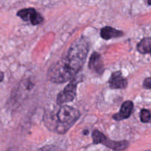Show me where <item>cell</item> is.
Here are the masks:
<instances>
[{
  "label": "cell",
  "instance_id": "obj_1",
  "mask_svg": "<svg viewBox=\"0 0 151 151\" xmlns=\"http://www.w3.org/2000/svg\"><path fill=\"white\" fill-rule=\"evenodd\" d=\"M90 49L89 40L81 37L70 46L64 57L51 66L47 72L48 79L55 83H63L75 78L82 69Z\"/></svg>",
  "mask_w": 151,
  "mask_h": 151
},
{
  "label": "cell",
  "instance_id": "obj_2",
  "mask_svg": "<svg viewBox=\"0 0 151 151\" xmlns=\"http://www.w3.org/2000/svg\"><path fill=\"white\" fill-rule=\"evenodd\" d=\"M81 116V113L78 109L72 106H61L55 114H52L50 119H45V124L51 131L58 134H65Z\"/></svg>",
  "mask_w": 151,
  "mask_h": 151
},
{
  "label": "cell",
  "instance_id": "obj_3",
  "mask_svg": "<svg viewBox=\"0 0 151 151\" xmlns=\"http://www.w3.org/2000/svg\"><path fill=\"white\" fill-rule=\"evenodd\" d=\"M92 139L94 145L102 144L109 148L114 151H122L125 150L129 145L128 141H114L109 139L104 134L97 130H94L92 132Z\"/></svg>",
  "mask_w": 151,
  "mask_h": 151
},
{
  "label": "cell",
  "instance_id": "obj_4",
  "mask_svg": "<svg viewBox=\"0 0 151 151\" xmlns=\"http://www.w3.org/2000/svg\"><path fill=\"white\" fill-rule=\"evenodd\" d=\"M80 82H81V81L80 80L76 79L75 78L71 80L70 83L57 96L56 102H57L58 104L63 105L73 101L74 99L76 97L77 86Z\"/></svg>",
  "mask_w": 151,
  "mask_h": 151
},
{
  "label": "cell",
  "instance_id": "obj_5",
  "mask_svg": "<svg viewBox=\"0 0 151 151\" xmlns=\"http://www.w3.org/2000/svg\"><path fill=\"white\" fill-rule=\"evenodd\" d=\"M19 18L24 22H30L32 25H38L44 21V18L32 7L22 9L16 13Z\"/></svg>",
  "mask_w": 151,
  "mask_h": 151
},
{
  "label": "cell",
  "instance_id": "obj_6",
  "mask_svg": "<svg viewBox=\"0 0 151 151\" xmlns=\"http://www.w3.org/2000/svg\"><path fill=\"white\" fill-rule=\"evenodd\" d=\"M109 83L111 89H123L128 86V81L122 76L121 71H116L111 74Z\"/></svg>",
  "mask_w": 151,
  "mask_h": 151
},
{
  "label": "cell",
  "instance_id": "obj_7",
  "mask_svg": "<svg viewBox=\"0 0 151 151\" xmlns=\"http://www.w3.org/2000/svg\"><path fill=\"white\" fill-rule=\"evenodd\" d=\"M88 68L97 75H102L104 72V64L100 53L94 52L91 54L88 61Z\"/></svg>",
  "mask_w": 151,
  "mask_h": 151
},
{
  "label": "cell",
  "instance_id": "obj_8",
  "mask_svg": "<svg viewBox=\"0 0 151 151\" xmlns=\"http://www.w3.org/2000/svg\"><path fill=\"white\" fill-rule=\"evenodd\" d=\"M134 109V103L131 100H127L122 104L119 112L113 115V119L116 121H121L130 117Z\"/></svg>",
  "mask_w": 151,
  "mask_h": 151
},
{
  "label": "cell",
  "instance_id": "obj_9",
  "mask_svg": "<svg viewBox=\"0 0 151 151\" xmlns=\"http://www.w3.org/2000/svg\"><path fill=\"white\" fill-rule=\"evenodd\" d=\"M124 35V32L122 31L118 30L112 27L106 26L103 27L100 30V35L102 38L104 40H110L113 38H119Z\"/></svg>",
  "mask_w": 151,
  "mask_h": 151
},
{
  "label": "cell",
  "instance_id": "obj_10",
  "mask_svg": "<svg viewBox=\"0 0 151 151\" xmlns=\"http://www.w3.org/2000/svg\"><path fill=\"white\" fill-rule=\"evenodd\" d=\"M137 50L142 54L151 52V38H145L137 44Z\"/></svg>",
  "mask_w": 151,
  "mask_h": 151
},
{
  "label": "cell",
  "instance_id": "obj_11",
  "mask_svg": "<svg viewBox=\"0 0 151 151\" xmlns=\"http://www.w3.org/2000/svg\"><path fill=\"white\" fill-rule=\"evenodd\" d=\"M151 114L150 111L147 109H142L140 112V119L144 123H147L150 121Z\"/></svg>",
  "mask_w": 151,
  "mask_h": 151
},
{
  "label": "cell",
  "instance_id": "obj_12",
  "mask_svg": "<svg viewBox=\"0 0 151 151\" xmlns=\"http://www.w3.org/2000/svg\"><path fill=\"white\" fill-rule=\"evenodd\" d=\"M38 151H60L58 147H55L53 145H47L44 147H41Z\"/></svg>",
  "mask_w": 151,
  "mask_h": 151
},
{
  "label": "cell",
  "instance_id": "obj_13",
  "mask_svg": "<svg viewBox=\"0 0 151 151\" xmlns=\"http://www.w3.org/2000/svg\"><path fill=\"white\" fill-rule=\"evenodd\" d=\"M143 86L144 88H147V89H150L151 88V77L150 78H146L143 83Z\"/></svg>",
  "mask_w": 151,
  "mask_h": 151
},
{
  "label": "cell",
  "instance_id": "obj_14",
  "mask_svg": "<svg viewBox=\"0 0 151 151\" xmlns=\"http://www.w3.org/2000/svg\"><path fill=\"white\" fill-rule=\"evenodd\" d=\"M4 73L3 72H0V83L2 82V81L4 80Z\"/></svg>",
  "mask_w": 151,
  "mask_h": 151
},
{
  "label": "cell",
  "instance_id": "obj_15",
  "mask_svg": "<svg viewBox=\"0 0 151 151\" xmlns=\"http://www.w3.org/2000/svg\"><path fill=\"white\" fill-rule=\"evenodd\" d=\"M7 151H17L16 148H13V147H11V148H9Z\"/></svg>",
  "mask_w": 151,
  "mask_h": 151
},
{
  "label": "cell",
  "instance_id": "obj_16",
  "mask_svg": "<svg viewBox=\"0 0 151 151\" xmlns=\"http://www.w3.org/2000/svg\"><path fill=\"white\" fill-rule=\"evenodd\" d=\"M147 3H148L149 5H151V0H147Z\"/></svg>",
  "mask_w": 151,
  "mask_h": 151
},
{
  "label": "cell",
  "instance_id": "obj_17",
  "mask_svg": "<svg viewBox=\"0 0 151 151\" xmlns=\"http://www.w3.org/2000/svg\"><path fill=\"white\" fill-rule=\"evenodd\" d=\"M150 54H151V52H150Z\"/></svg>",
  "mask_w": 151,
  "mask_h": 151
}]
</instances>
